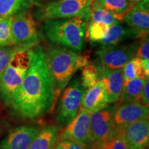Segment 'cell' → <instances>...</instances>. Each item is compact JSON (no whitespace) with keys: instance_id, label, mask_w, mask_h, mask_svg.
Returning a JSON list of instances; mask_svg holds the SVG:
<instances>
[{"instance_id":"cell-26","label":"cell","mask_w":149,"mask_h":149,"mask_svg":"<svg viewBox=\"0 0 149 149\" xmlns=\"http://www.w3.org/2000/svg\"><path fill=\"white\" fill-rule=\"evenodd\" d=\"M81 70L80 81L84 88L87 91L100 81L98 70L95 65L91 63L84 67Z\"/></svg>"},{"instance_id":"cell-35","label":"cell","mask_w":149,"mask_h":149,"mask_svg":"<svg viewBox=\"0 0 149 149\" xmlns=\"http://www.w3.org/2000/svg\"><path fill=\"white\" fill-rule=\"evenodd\" d=\"M0 134H1V133H0Z\"/></svg>"},{"instance_id":"cell-11","label":"cell","mask_w":149,"mask_h":149,"mask_svg":"<svg viewBox=\"0 0 149 149\" xmlns=\"http://www.w3.org/2000/svg\"><path fill=\"white\" fill-rule=\"evenodd\" d=\"M148 107L139 102H132L117 106L113 115V124L115 130L123 131L124 128L139 120H148Z\"/></svg>"},{"instance_id":"cell-13","label":"cell","mask_w":149,"mask_h":149,"mask_svg":"<svg viewBox=\"0 0 149 149\" xmlns=\"http://www.w3.org/2000/svg\"><path fill=\"white\" fill-rule=\"evenodd\" d=\"M40 128L22 126L11 130L0 142V149H29Z\"/></svg>"},{"instance_id":"cell-10","label":"cell","mask_w":149,"mask_h":149,"mask_svg":"<svg viewBox=\"0 0 149 149\" xmlns=\"http://www.w3.org/2000/svg\"><path fill=\"white\" fill-rule=\"evenodd\" d=\"M91 115L80 109L75 117L60 131L59 140H68L89 146L92 140L90 128Z\"/></svg>"},{"instance_id":"cell-7","label":"cell","mask_w":149,"mask_h":149,"mask_svg":"<svg viewBox=\"0 0 149 149\" xmlns=\"http://www.w3.org/2000/svg\"><path fill=\"white\" fill-rule=\"evenodd\" d=\"M11 33L13 46L16 48H33L41 41L36 22L29 9L13 17Z\"/></svg>"},{"instance_id":"cell-14","label":"cell","mask_w":149,"mask_h":149,"mask_svg":"<svg viewBox=\"0 0 149 149\" xmlns=\"http://www.w3.org/2000/svg\"><path fill=\"white\" fill-rule=\"evenodd\" d=\"M123 139L126 149H145L149 142L148 120L130 124L123 130Z\"/></svg>"},{"instance_id":"cell-32","label":"cell","mask_w":149,"mask_h":149,"mask_svg":"<svg viewBox=\"0 0 149 149\" xmlns=\"http://www.w3.org/2000/svg\"><path fill=\"white\" fill-rule=\"evenodd\" d=\"M42 1V0H27L28 3H29L30 6L33 5H35V6L39 5Z\"/></svg>"},{"instance_id":"cell-1","label":"cell","mask_w":149,"mask_h":149,"mask_svg":"<svg viewBox=\"0 0 149 149\" xmlns=\"http://www.w3.org/2000/svg\"><path fill=\"white\" fill-rule=\"evenodd\" d=\"M33 51L31 66L10 104L17 116L30 120L43 117L55 106L53 89L43 48L37 46Z\"/></svg>"},{"instance_id":"cell-25","label":"cell","mask_w":149,"mask_h":149,"mask_svg":"<svg viewBox=\"0 0 149 149\" xmlns=\"http://www.w3.org/2000/svg\"><path fill=\"white\" fill-rule=\"evenodd\" d=\"M89 149H126L125 142L123 139V131L115 135L113 137L102 141L93 142L89 145Z\"/></svg>"},{"instance_id":"cell-23","label":"cell","mask_w":149,"mask_h":149,"mask_svg":"<svg viewBox=\"0 0 149 149\" xmlns=\"http://www.w3.org/2000/svg\"><path fill=\"white\" fill-rule=\"evenodd\" d=\"M109 26L99 22H88L86 32V37L92 44H97L105 37Z\"/></svg>"},{"instance_id":"cell-5","label":"cell","mask_w":149,"mask_h":149,"mask_svg":"<svg viewBox=\"0 0 149 149\" xmlns=\"http://www.w3.org/2000/svg\"><path fill=\"white\" fill-rule=\"evenodd\" d=\"M94 0H51L37 5L33 13L35 21L72 18L90 12Z\"/></svg>"},{"instance_id":"cell-27","label":"cell","mask_w":149,"mask_h":149,"mask_svg":"<svg viewBox=\"0 0 149 149\" xmlns=\"http://www.w3.org/2000/svg\"><path fill=\"white\" fill-rule=\"evenodd\" d=\"M13 17L4 19H0V46H13L11 25Z\"/></svg>"},{"instance_id":"cell-15","label":"cell","mask_w":149,"mask_h":149,"mask_svg":"<svg viewBox=\"0 0 149 149\" xmlns=\"http://www.w3.org/2000/svg\"><path fill=\"white\" fill-rule=\"evenodd\" d=\"M149 0H141L135 3L124 15V21L128 26L144 35H148Z\"/></svg>"},{"instance_id":"cell-12","label":"cell","mask_w":149,"mask_h":149,"mask_svg":"<svg viewBox=\"0 0 149 149\" xmlns=\"http://www.w3.org/2000/svg\"><path fill=\"white\" fill-rule=\"evenodd\" d=\"M95 66L98 70L99 79L103 84L107 93L108 102L109 104L115 103L120 98L124 83L122 68L113 70Z\"/></svg>"},{"instance_id":"cell-9","label":"cell","mask_w":149,"mask_h":149,"mask_svg":"<svg viewBox=\"0 0 149 149\" xmlns=\"http://www.w3.org/2000/svg\"><path fill=\"white\" fill-rule=\"evenodd\" d=\"M116 107L117 104L108 105L104 109L91 115L90 128L92 143L107 140L122 132L116 131L113 124V115Z\"/></svg>"},{"instance_id":"cell-21","label":"cell","mask_w":149,"mask_h":149,"mask_svg":"<svg viewBox=\"0 0 149 149\" xmlns=\"http://www.w3.org/2000/svg\"><path fill=\"white\" fill-rule=\"evenodd\" d=\"M29 8L27 0H0V19L13 17Z\"/></svg>"},{"instance_id":"cell-3","label":"cell","mask_w":149,"mask_h":149,"mask_svg":"<svg viewBox=\"0 0 149 149\" xmlns=\"http://www.w3.org/2000/svg\"><path fill=\"white\" fill-rule=\"evenodd\" d=\"M90 12L72 18L43 22V34L54 45L80 53L84 46Z\"/></svg>"},{"instance_id":"cell-2","label":"cell","mask_w":149,"mask_h":149,"mask_svg":"<svg viewBox=\"0 0 149 149\" xmlns=\"http://www.w3.org/2000/svg\"><path fill=\"white\" fill-rule=\"evenodd\" d=\"M43 52L55 104L57 99L68 86L74 74L90 64V55L55 45L43 48Z\"/></svg>"},{"instance_id":"cell-28","label":"cell","mask_w":149,"mask_h":149,"mask_svg":"<svg viewBox=\"0 0 149 149\" xmlns=\"http://www.w3.org/2000/svg\"><path fill=\"white\" fill-rule=\"evenodd\" d=\"M14 49V46H0V75L9 64Z\"/></svg>"},{"instance_id":"cell-8","label":"cell","mask_w":149,"mask_h":149,"mask_svg":"<svg viewBox=\"0 0 149 149\" xmlns=\"http://www.w3.org/2000/svg\"><path fill=\"white\" fill-rule=\"evenodd\" d=\"M139 43L100 48L95 54L94 64L113 70L122 68L128 61L136 57Z\"/></svg>"},{"instance_id":"cell-6","label":"cell","mask_w":149,"mask_h":149,"mask_svg":"<svg viewBox=\"0 0 149 149\" xmlns=\"http://www.w3.org/2000/svg\"><path fill=\"white\" fill-rule=\"evenodd\" d=\"M86 90L81 84L80 78L72 79L61 93L57 105L55 119L59 125L65 127L79 113Z\"/></svg>"},{"instance_id":"cell-16","label":"cell","mask_w":149,"mask_h":149,"mask_svg":"<svg viewBox=\"0 0 149 149\" xmlns=\"http://www.w3.org/2000/svg\"><path fill=\"white\" fill-rule=\"evenodd\" d=\"M146 36L148 35H144L135 29L124 26L120 24V22H118L109 27L105 37L97 43L96 45L100 46V48L111 47L117 46L129 39H142Z\"/></svg>"},{"instance_id":"cell-18","label":"cell","mask_w":149,"mask_h":149,"mask_svg":"<svg viewBox=\"0 0 149 149\" xmlns=\"http://www.w3.org/2000/svg\"><path fill=\"white\" fill-rule=\"evenodd\" d=\"M60 128L57 126H47L40 129L29 149H55L58 143Z\"/></svg>"},{"instance_id":"cell-17","label":"cell","mask_w":149,"mask_h":149,"mask_svg":"<svg viewBox=\"0 0 149 149\" xmlns=\"http://www.w3.org/2000/svg\"><path fill=\"white\" fill-rule=\"evenodd\" d=\"M109 104L103 84L99 81L97 84L86 91L81 109L88 114L103 109Z\"/></svg>"},{"instance_id":"cell-20","label":"cell","mask_w":149,"mask_h":149,"mask_svg":"<svg viewBox=\"0 0 149 149\" xmlns=\"http://www.w3.org/2000/svg\"><path fill=\"white\" fill-rule=\"evenodd\" d=\"M148 79H135L124 81L118 100L120 105L128 102H139L144 86Z\"/></svg>"},{"instance_id":"cell-31","label":"cell","mask_w":149,"mask_h":149,"mask_svg":"<svg viewBox=\"0 0 149 149\" xmlns=\"http://www.w3.org/2000/svg\"><path fill=\"white\" fill-rule=\"evenodd\" d=\"M149 82L148 79L147 80L146 84H145L144 86V88H143L142 92H141V97L140 100H139V102L141 104H143L144 106H146V107H148L149 104Z\"/></svg>"},{"instance_id":"cell-30","label":"cell","mask_w":149,"mask_h":149,"mask_svg":"<svg viewBox=\"0 0 149 149\" xmlns=\"http://www.w3.org/2000/svg\"><path fill=\"white\" fill-rule=\"evenodd\" d=\"M55 149H89L88 146L68 140L59 141Z\"/></svg>"},{"instance_id":"cell-34","label":"cell","mask_w":149,"mask_h":149,"mask_svg":"<svg viewBox=\"0 0 149 149\" xmlns=\"http://www.w3.org/2000/svg\"><path fill=\"white\" fill-rule=\"evenodd\" d=\"M145 149H148V148H145Z\"/></svg>"},{"instance_id":"cell-29","label":"cell","mask_w":149,"mask_h":149,"mask_svg":"<svg viewBox=\"0 0 149 149\" xmlns=\"http://www.w3.org/2000/svg\"><path fill=\"white\" fill-rule=\"evenodd\" d=\"M136 57L140 58L141 60H148L149 59L148 36L142 38L139 42L137 49Z\"/></svg>"},{"instance_id":"cell-22","label":"cell","mask_w":149,"mask_h":149,"mask_svg":"<svg viewBox=\"0 0 149 149\" xmlns=\"http://www.w3.org/2000/svg\"><path fill=\"white\" fill-rule=\"evenodd\" d=\"M124 81L135 79H148L142 66L140 58L135 57L128 61L122 68Z\"/></svg>"},{"instance_id":"cell-4","label":"cell","mask_w":149,"mask_h":149,"mask_svg":"<svg viewBox=\"0 0 149 149\" xmlns=\"http://www.w3.org/2000/svg\"><path fill=\"white\" fill-rule=\"evenodd\" d=\"M9 64L0 75V97L6 106H10L31 66L33 48L14 47Z\"/></svg>"},{"instance_id":"cell-19","label":"cell","mask_w":149,"mask_h":149,"mask_svg":"<svg viewBox=\"0 0 149 149\" xmlns=\"http://www.w3.org/2000/svg\"><path fill=\"white\" fill-rule=\"evenodd\" d=\"M92 5L105 9L117 21L122 22L124 15L134 4L130 0H94Z\"/></svg>"},{"instance_id":"cell-24","label":"cell","mask_w":149,"mask_h":149,"mask_svg":"<svg viewBox=\"0 0 149 149\" xmlns=\"http://www.w3.org/2000/svg\"><path fill=\"white\" fill-rule=\"evenodd\" d=\"M89 22L102 23L110 27L119 21H117L111 13L105 9L91 5Z\"/></svg>"},{"instance_id":"cell-33","label":"cell","mask_w":149,"mask_h":149,"mask_svg":"<svg viewBox=\"0 0 149 149\" xmlns=\"http://www.w3.org/2000/svg\"><path fill=\"white\" fill-rule=\"evenodd\" d=\"M130 1H132V3H133V4H135V3L138 2V1H141V0H130Z\"/></svg>"}]
</instances>
